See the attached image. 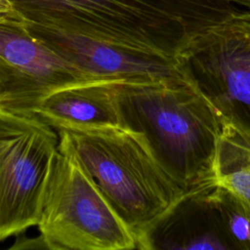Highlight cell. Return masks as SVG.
I'll return each instance as SVG.
<instances>
[{"label": "cell", "mask_w": 250, "mask_h": 250, "mask_svg": "<svg viewBox=\"0 0 250 250\" xmlns=\"http://www.w3.org/2000/svg\"><path fill=\"white\" fill-rule=\"evenodd\" d=\"M14 1L26 22L174 57L192 35L237 10L222 0Z\"/></svg>", "instance_id": "1"}, {"label": "cell", "mask_w": 250, "mask_h": 250, "mask_svg": "<svg viewBox=\"0 0 250 250\" xmlns=\"http://www.w3.org/2000/svg\"><path fill=\"white\" fill-rule=\"evenodd\" d=\"M84 166L145 249L155 224L187 191L163 166L146 136L129 125L66 127Z\"/></svg>", "instance_id": "2"}, {"label": "cell", "mask_w": 250, "mask_h": 250, "mask_svg": "<svg viewBox=\"0 0 250 250\" xmlns=\"http://www.w3.org/2000/svg\"><path fill=\"white\" fill-rule=\"evenodd\" d=\"M122 104L127 125L146 136L185 190L214 185L222 120L189 82H125Z\"/></svg>", "instance_id": "3"}, {"label": "cell", "mask_w": 250, "mask_h": 250, "mask_svg": "<svg viewBox=\"0 0 250 250\" xmlns=\"http://www.w3.org/2000/svg\"><path fill=\"white\" fill-rule=\"evenodd\" d=\"M36 227L46 249H138L137 239L62 130Z\"/></svg>", "instance_id": "4"}, {"label": "cell", "mask_w": 250, "mask_h": 250, "mask_svg": "<svg viewBox=\"0 0 250 250\" xmlns=\"http://www.w3.org/2000/svg\"><path fill=\"white\" fill-rule=\"evenodd\" d=\"M59 143L40 117L0 107V242L37 225Z\"/></svg>", "instance_id": "5"}, {"label": "cell", "mask_w": 250, "mask_h": 250, "mask_svg": "<svg viewBox=\"0 0 250 250\" xmlns=\"http://www.w3.org/2000/svg\"><path fill=\"white\" fill-rule=\"evenodd\" d=\"M176 58L221 120L250 134V11L236 10L198 31Z\"/></svg>", "instance_id": "6"}, {"label": "cell", "mask_w": 250, "mask_h": 250, "mask_svg": "<svg viewBox=\"0 0 250 250\" xmlns=\"http://www.w3.org/2000/svg\"><path fill=\"white\" fill-rule=\"evenodd\" d=\"M92 78L33 34L26 23L0 22V107L26 113L49 91Z\"/></svg>", "instance_id": "7"}, {"label": "cell", "mask_w": 250, "mask_h": 250, "mask_svg": "<svg viewBox=\"0 0 250 250\" xmlns=\"http://www.w3.org/2000/svg\"><path fill=\"white\" fill-rule=\"evenodd\" d=\"M28 29L62 58L94 78L127 82H188L177 58L127 49L58 28L26 22Z\"/></svg>", "instance_id": "8"}, {"label": "cell", "mask_w": 250, "mask_h": 250, "mask_svg": "<svg viewBox=\"0 0 250 250\" xmlns=\"http://www.w3.org/2000/svg\"><path fill=\"white\" fill-rule=\"evenodd\" d=\"M122 79L92 78L59 86L41 96L26 111L55 129L127 125Z\"/></svg>", "instance_id": "9"}, {"label": "cell", "mask_w": 250, "mask_h": 250, "mask_svg": "<svg viewBox=\"0 0 250 250\" xmlns=\"http://www.w3.org/2000/svg\"><path fill=\"white\" fill-rule=\"evenodd\" d=\"M213 186L187 190L149 231L145 249L236 250L211 200Z\"/></svg>", "instance_id": "10"}, {"label": "cell", "mask_w": 250, "mask_h": 250, "mask_svg": "<svg viewBox=\"0 0 250 250\" xmlns=\"http://www.w3.org/2000/svg\"><path fill=\"white\" fill-rule=\"evenodd\" d=\"M214 185L250 200V134L226 121L217 141Z\"/></svg>", "instance_id": "11"}, {"label": "cell", "mask_w": 250, "mask_h": 250, "mask_svg": "<svg viewBox=\"0 0 250 250\" xmlns=\"http://www.w3.org/2000/svg\"><path fill=\"white\" fill-rule=\"evenodd\" d=\"M211 200L236 250H250V200L225 188L213 186Z\"/></svg>", "instance_id": "12"}, {"label": "cell", "mask_w": 250, "mask_h": 250, "mask_svg": "<svg viewBox=\"0 0 250 250\" xmlns=\"http://www.w3.org/2000/svg\"><path fill=\"white\" fill-rule=\"evenodd\" d=\"M0 22L26 23L14 0H0Z\"/></svg>", "instance_id": "13"}, {"label": "cell", "mask_w": 250, "mask_h": 250, "mask_svg": "<svg viewBox=\"0 0 250 250\" xmlns=\"http://www.w3.org/2000/svg\"><path fill=\"white\" fill-rule=\"evenodd\" d=\"M222 1H225V2L229 3V4L240 5V6L244 7L245 10L250 11V0H222Z\"/></svg>", "instance_id": "14"}]
</instances>
